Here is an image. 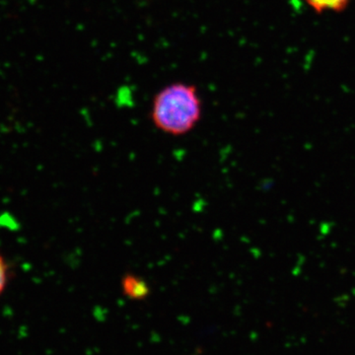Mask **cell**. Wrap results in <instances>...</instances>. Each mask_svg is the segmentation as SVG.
Returning <instances> with one entry per match:
<instances>
[{
    "label": "cell",
    "instance_id": "obj_1",
    "mask_svg": "<svg viewBox=\"0 0 355 355\" xmlns=\"http://www.w3.org/2000/svg\"><path fill=\"white\" fill-rule=\"evenodd\" d=\"M202 100L197 86L184 81L167 84L153 97L150 119L166 135L182 137L195 130L202 116Z\"/></svg>",
    "mask_w": 355,
    "mask_h": 355
},
{
    "label": "cell",
    "instance_id": "obj_2",
    "mask_svg": "<svg viewBox=\"0 0 355 355\" xmlns=\"http://www.w3.org/2000/svg\"><path fill=\"white\" fill-rule=\"evenodd\" d=\"M121 284L123 293L132 300H142L150 293V287L146 280L133 273L123 275Z\"/></svg>",
    "mask_w": 355,
    "mask_h": 355
},
{
    "label": "cell",
    "instance_id": "obj_3",
    "mask_svg": "<svg viewBox=\"0 0 355 355\" xmlns=\"http://www.w3.org/2000/svg\"><path fill=\"white\" fill-rule=\"evenodd\" d=\"M317 14L340 13L349 7L352 0H299Z\"/></svg>",
    "mask_w": 355,
    "mask_h": 355
},
{
    "label": "cell",
    "instance_id": "obj_4",
    "mask_svg": "<svg viewBox=\"0 0 355 355\" xmlns=\"http://www.w3.org/2000/svg\"><path fill=\"white\" fill-rule=\"evenodd\" d=\"M9 268L6 259L0 254V295L4 291L8 282Z\"/></svg>",
    "mask_w": 355,
    "mask_h": 355
}]
</instances>
